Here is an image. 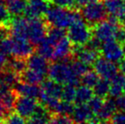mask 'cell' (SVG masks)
I'll return each mask as SVG.
<instances>
[{
	"label": "cell",
	"mask_w": 125,
	"mask_h": 124,
	"mask_svg": "<svg viewBox=\"0 0 125 124\" xmlns=\"http://www.w3.org/2000/svg\"><path fill=\"white\" fill-rule=\"evenodd\" d=\"M28 67V62L25 59H21V58H17V57H13L11 59L7 60V63L6 65V68L10 69L12 71L16 72L17 74H21L24 70L27 69Z\"/></svg>",
	"instance_id": "obj_27"
},
{
	"label": "cell",
	"mask_w": 125,
	"mask_h": 124,
	"mask_svg": "<svg viewBox=\"0 0 125 124\" xmlns=\"http://www.w3.org/2000/svg\"><path fill=\"white\" fill-rule=\"evenodd\" d=\"M111 121L112 124H125V111H116L111 117Z\"/></svg>",
	"instance_id": "obj_40"
},
{
	"label": "cell",
	"mask_w": 125,
	"mask_h": 124,
	"mask_svg": "<svg viewBox=\"0 0 125 124\" xmlns=\"http://www.w3.org/2000/svg\"><path fill=\"white\" fill-rule=\"evenodd\" d=\"M108 15L117 18L120 24L125 27V0H105Z\"/></svg>",
	"instance_id": "obj_13"
},
{
	"label": "cell",
	"mask_w": 125,
	"mask_h": 124,
	"mask_svg": "<svg viewBox=\"0 0 125 124\" xmlns=\"http://www.w3.org/2000/svg\"><path fill=\"white\" fill-rule=\"evenodd\" d=\"M49 26L41 18H28V39L33 45L38 46L46 38Z\"/></svg>",
	"instance_id": "obj_5"
},
{
	"label": "cell",
	"mask_w": 125,
	"mask_h": 124,
	"mask_svg": "<svg viewBox=\"0 0 125 124\" xmlns=\"http://www.w3.org/2000/svg\"><path fill=\"white\" fill-rule=\"evenodd\" d=\"M28 62V69H31L33 70H36L39 73L42 74H47L49 72V59L44 58L43 56L39 55V54H32L29 58L27 59Z\"/></svg>",
	"instance_id": "obj_16"
},
{
	"label": "cell",
	"mask_w": 125,
	"mask_h": 124,
	"mask_svg": "<svg viewBox=\"0 0 125 124\" xmlns=\"http://www.w3.org/2000/svg\"><path fill=\"white\" fill-rule=\"evenodd\" d=\"M94 91L91 90L90 87L80 86L76 90V97H75V104L80 105V104H86L90 101V100L93 97Z\"/></svg>",
	"instance_id": "obj_24"
},
{
	"label": "cell",
	"mask_w": 125,
	"mask_h": 124,
	"mask_svg": "<svg viewBox=\"0 0 125 124\" xmlns=\"http://www.w3.org/2000/svg\"><path fill=\"white\" fill-rule=\"evenodd\" d=\"M2 124H27V122L25 121V118L16 111H11L3 118Z\"/></svg>",
	"instance_id": "obj_32"
},
{
	"label": "cell",
	"mask_w": 125,
	"mask_h": 124,
	"mask_svg": "<svg viewBox=\"0 0 125 124\" xmlns=\"http://www.w3.org/2000/svg\"><path fill=\"white\" fill-rule=\"evenodd\" d=\"M13 39V48H12V56L27 59L33 54L34 47L30 41L27 38H16Z\"/></svg>",
	"instance_id": "obj_12"
},
{
	"label": "cell",
	"mask_w": 125,
	"mask_h": 124,
	"mask_svg": "<svg viewBox=\"0 0 125 124\" xmlns=\"http://www.w3.org/2000/svg\"><path fill=\"white\" fill-rule=\"evenodd\" d=\"M13 17H14L10 14L7 7H6L2 2H0V25L9 27Z\"/></svg>",
	"instance_id": "obj_31"
},
{
	"label": "cell",
	"mask_w": 125,
	"mask_h": 124,
	"mask_svg": "<svg viewBox=\"0 0 125 124\" xmlns=\"http://www.w3.org/2000/svg\"><path fill=\"white\" fill-rule=\"evenodd\" d=\"M119 69L121 70V72L125 75V57L119 62Z\"/></svg>",
	"instance_id": "obj_44"
},
{
	"label": "cell",
	"mask_w": 125,
	"mask_h": 124,
	"mask_svg": "<svg viewBox=\"0 0 125 124\" xmlns=\"http://www.w3.org/2000/svg\"><path fill=\"white\" fill-rule=\"evenodd\" d=\"M38 102L39 101L36 100V99L34 98L18 95L16 104H15L14 110L23 118L28 119L33 115Z\"/></svg>",
	"instance_id": "obj_9"
},
{
	"label": "cell",
	"mask_w": 125,
	"mask_h": 124,
	"mask_svg": "<svg viewBox=\"0 0 125 124\" xmlns=\"http://www.w3.org/2000/svg\"><path fill=\"white\" fill-rule=\"evenodd\" d=\"M101 53L106 59L111 61L120 62L125 57L124 46L115 39L103 42V45L101 46Z\"/></svg>",
	"instance_id": "obj_7"
},
{
	"label": "cell",
	"mask_w": 125,
	"mask_h": 124,
	"mask_svg": "<svg viewBox=\"0 0 125 124\" xmlns=\"http://www.w3.org/2000/svg\"><path fill=\"white\" fill-rule=\"evenodd\" d=\"M52 115L48 116H39V115H32L27 121V124H47L51 119Z\"/></svg>",
	"instance_id": "obj_39"
},
{
	"label": "cell",
	"mask_w": 125,
	"mask_h": 124,
	"mask_svg": "<svg viewBox=\"0 0 125 124\" xmlns=\"http://www.w3.org/2000/svg\"><path fill=\"white\" fill-rule=\"evenodd\" d=\"M117 110H118V108H117V105H116V101L112 98H110V99L106 98L102 108L96 115L101 121H109L114 115V113L117 111Z\"/></svg>",
	"instance_id": "obj_19"
},
{
	"label": "cell",
	"mask_w": 125,
	"mask_h": 124,
	"mask_svg": "<svg viewBox=\"0 0 125 124\" xmlns=\"http://www.w3.org/2000/svg\"><path fill=\"white\" fill-rule=\"evenodd\" d=\"M41 89L43 91H45L47 94H49L50 96H53L58 99H61L63 90L62 84L57 82L51 79H45L41 83Z\"/></svg>",
	"instance_id": "obj_21"
},
{
	"label": "cell",
	"mask_w": 125,
	"mask_h": 124,
	"mask_svg": "<svg viewBox=\"0 0 125 124\" xmlns=\"http://www.w3.org/2000/svg\"><path fill=\"white\" fill-rule=\"evenodd\" d=\"M54 50H55V44L49 40L46 37V38L38 45L37 51L39 55L43 56L49 60H52L54 57Z\"/></svg>",
	"instance_id": "obj_25"
},
{
	"label": "cell",
	"mask_w": 125,
	"mask_h": 124,
	"mask_svg": "<svg viewBox=\"0 0 125 124\" xmlns=\"http://www.w3.org/2000/svg\"><path fill=\"white\" fill-rule=\"evenodd\" d=\"M2 120H3V119H1V118H0V124H2Z\"/></svg>",
	"instance_id": "obj_47"
},
{
	"label": "cell",
	"mask_w": 125,
	"mask_h": 124,
	"mask_svg": "<svg viewBox=\"0 0 125 124\" xmlns=\"http://www.w3.org/2000/svg\"><path fill=\"white\" fill-rule=\"evenodd\" d=\"M116 105L118 110H122V111H125V96H120L118 97L116 100Z\"/></svg>",
	"instance_id": "obj_41"
},
{
	"label": "cell",
	"mask_w": 125,
	"mask_h": 124,
	"mask_svg": "<svg viewBox=\"0 0 125 124\" xmlns=\"http://www.w3.org/2000/svg\"><path fill=\"white\" fill-rule=\"evenodd\" d=\"M49 79L55 80L60 84H70L73 86H79L80 77L77 76L71 68V63L59 61L50 65L49 69Z\"/></svg>",
	"instance_id": "obj_2"
},
{
	"label": "cell",
	"mask_w": 125,
	"mask_h": 124,
	"mask_svg": "<svg viewBox=\"0 0 125 124\" xmlns=\"http://www.w3.org/2000/svg\"><path fill=\"white\" fill-rule=\"evenodd\" d=\"M73 55V44L69 38H63L55 45L53 61H59L69 56Z\"/></svg>",
	"instance_id": "obj_15"
},
{
	"label": "cell",
	"mask_w": 125,
	"mask_h": 124,
	"mask_svg": "<svg viewBox=\"0 0 125 124\" xmlns=\"http://www.w3.org/2000/svg\"><path fill=\"white\" fill-rule=\"evenodd\" d=\"M50 0H28L25 16L28 18H42L50 8Z\"/></svg>",
	"instance_id": "obj_8"
},
{
	"label": "cell",
	"mask_w": 125,
	"mask_h": 124,
	"mask_svg": "<svg viewBox=\"0 0 125 124\" xmlns=\"http://www.w3.org/2000/svg\"><path fill=\"white\" fill-rule=\"evenodd\" d=\"M94 116L93 111L91 110L89 105L87 104H80L77 105L72 113V120L75 124L84 123L90 121Z\"/></svg>",
	"instance_id": "obj_18"
},
{
	"label": "cell",
	"mask_w": 125,
	"mask_h": 124,
	"mask_svg": "<svg viewBox=\"0 0 125 124\" xmlns=\"http://www.w3.org/2000/svg\"><path fill=\"white\" fill-rule=\"evenodd\" d=\"M12 48H13V39L9 37L0 40V50L5 55H12Z\"/></svg>",
	"instance_id": "obj_37"
},
{
	"label": "cell",
	"mask_w": 125,
	"mask_h": 124,
	"mask_svg": "<svg viewBox=\"0 0 125 124\" xmlns=\"http://www.w3.org/2000/svg\"><path fill=\"white\" fill-rule=\"evenodd\" d=\"M123 94H124V96H125V86H124V88H123Z\"/></svg>",
	"instance_id": "obj_46"
},
{
	"label": "cell",
	"mask_w": 125,
	"mask_h": 124,
	"mask_svg": "<svg viewBox=\"0 0 125 124\" xmlns=\"http://www.w3.org/2000/svg\"><path fill=\"white\" fill-rule=\"evenodd\" d=\"M19 81V75L10 69L5 68L0 71V85L14 89Z\"/></svg>",
	"instance_id": "obj_22"
},
{
	"label": "cell",
	"mask_w": 125,
	"mask_h": 124,
	"mask_svg": "<svg viewBox=\"0 0 125 124\" xmlns=\"http://www.w3.org/2000/svg\"><path fill=\"white\" fill-rule=\"evenodd\" d=\"M94 70L98 73V75L103 79H111L118 73V68L114 64V62L110 59L100 57L93 64Z\"/></svg>",
	"instance_id": "obj_10"
},
{
	"label": "cell",
	"mask_w": 125,
	"mask_h": 124,
	"mask_svg": "<svg viewBox=\"0 0 125 124\" xmlns=\"http://www.w3.org/2000/svg\"><path fill=\"white\" fill-rule=\"evenodd\" d=\"M55 6L69 9H79L77 7L76 0H50Z\"/></svg>",
	"instance_id": "obj_38"
},
{
	"label": "cell",
	"mask_w": 125,
	"mask_h": 124,
	"mask_svg": "<svg viewBox=\"0 0 125 124\" xmlns=\"http://www.w3.org/2000/svg\"><path fill=\"white\" fill-rule=\"evenodd\" d=\"M101 54V50H96L86 46H73V57L89 65H93Z\"/></svg>",
	"instance_id": "obj_11"
},
{
	"label": "cell",
	"mask_w": 125,
	"mask_h": 124,
	"mask_svg": "<svg viewBox=\"0 0 125 124\" xmlns=\"http://www.w3.org/2000/svg\"><path fill=\"white\" fill-rule=\"evenodd\" d=\"M99 77L100 76L98 75V73L95 70L94 71L90 70V71H88L86 74H84L83 76L81 77L80 82L82 83V85L90 87V88H94L98 83V81L100 80Z\"/></svg>",
	"instance_id": "obj_30"
},
{
	"label": "cell",
	"mask_w": 125,
	"mask_h": 124,
	"mask_svg": "<svg viewBox=\"0 0 125 124\" xmlns=\"http://www.w3.org/2000/svg\"><path fill=\"white\" fill-rule=\"evenodd\" d=\"M104 101L105 99L95 95V97H92L90 100V101L88 102V105L90 106V108L93 111L94 114H97L100 111V110L102 108L103 104H104Z\"/></svg>",
	"instance_id": "obj_36"
},
{
	"label": "cell",
	"mask_w": 125,
	"mask_h": 124,
	"mask_svg": "<svg viewBox=\"0 0 125 124\" xmlns=\"http://www.w3.org/2000/svg\"><path fill=\"white\" fill-rule=\"evenodd\" d=\"M7 7L13 17H21L26 12L28 0H10L7 2Z\"/></svg>",
	"instance_id": "obj_26"
},
{
	"label": "cell",
	"mask_w": 125,
	"mask_h": 124,
	"mask_svg": "<svg viewBox=\"0 0 125 124\" xmlns=\"http://www.w3.org/2000/svg\"><path fill=\"white\" fill-rule=\"evenodd\" d=\"M80 15L78 9H69L56 6L50 7L45 17L49 26L66 29L70 28Z\"/></svg>",
	"instance_id": "obj_1"
},
{
	"label": "cell",
	"mask_w": 125,
	"mask_h": 124,
	"mask_svg": "<svg viewBox=\"0 0 125 124\" xmlns=\"http://www.w3.org/2000/svg\"><path fill=\"white\" fill-rule=\"evenodd\" d=\"M19 80L28 84H41L45 80V75L36 70L28 69L19 74Z\"/></svg>",
	"instance_id": "obj_23"
},
{
	"label": "cell",
	"mask_w": 125,
	"mask_h": 124,
	"mask_svg": "<svg viewBox=\"0 0 125 124\" xmlns=\"http://www.w3.org/2000/svg\"><path fill=\"white\" fill-rule=\"evenodd\" d=\"M76 86H73L70 84H65V86L63 87L62 95L61 99L64 101L68 102H74L75 101V97H76Z\"/></svg>",
	"instance_id": "obj_33"
},
{
	"label": "cell",
	"mask_w": 125,
	"mask_h": 124,
	"mask_svg": "<svg viewBox=\"0 0 125 124\" xmlns=\"http://www.w3.org/2000/svg\"><path fill=\"white\" fill-rule=\"evenodd\" d=\"M80 14L84 20L92 28L108 17V12L104 3L100 0H94L83 6L81 7Z\"/></svg>",
	"instance_id": "obj_4"
},
{
	"label": "cell",
	"mask_w": 125,
	"mask_h": 124,
	"mask_svg": "<svg viewBox=\"0 0 125 124\" xmlns=\"http://www.w3.org/2000/svg\"><path fill=\"white\" fill-rule=\"evenodd\" d=\"M68 38L73 46H85L93 38V29L80 15L69 28Z\"/></svg>",
	"instance_id": "obj_3"
},
{
	"label": "cell",
	"mask_w": 125,
	"mask_h": 124,
	"mask_svg": "<svg viewBox=\"0 0 125 124\" xmlns=\"http://www.w3.org/2000/svg\"><path fill=\"white\" fill-rule=\"evenodd\" d=\"M0 27H1V25H0Z\"/></svg>",
	"instance_id": "obj_48"
},
{
	"label": "cell",
	"mask_w": 125,
	"mask_h": 124,
	"mask_svg": "<svg viewBox=\"0 0 125 124\" xmlns=\"http://www.w3.org/2000/svg\"><path fill=\"white\" fill-rule=\"evenodd\" d=\"M7 55H5L3 52L0 50V71L6 68V65L7 63Z\"/></svg>",
	"instance_id": "obj_42"
},
{
	"label": "cell",
	"mask_w": 125,
	"mask_h": 124,
	"mask_svg": "<svg viewBox=\"0 0 125 124\" xmlns=\"http://www.w3.org/2000/svg\"><path fill=\"white\" fill-rule=\"evenodd\" d=\"M9 113V112H7V110L5 109V107L3 106V104L0 102V118L1 119H3L6 115H7V114Z\"/></svg>",
	"instance_id": "obj_45"
},
{
	"label": "cell",
	"mask_w": 125,
	"mask_h": 124,
	"mask_svg": "<svg viewBox=\"0 0 125 124\" xmlns=\"http://www.w3.org/2000/svg\"><path fill=\"white\" fill-rule=\"evenodd\" d=\"M125 86V75L123 73H117L111 79L110 96L111 98H118L123 94V88Z\"/></svg>",
	"instance_id": "obj_20"
},
{
	"label": "cell",
	"mask_w": 125,
	"mask_h": 124,
	"mask_svg": "<svg viewBox=\"0 0 125 124\" xmlns=\"http://www.w3.org/2000/svg\"><path fill=\"white\" fill-rule=\"evenodd\" d=\"M94 94L103 99H106L108 95H110V89H111V79L101 78L96 86L93 88Z\"/></svg>",
	"instance_id": "obj_28"
},
{
	"label": "cell",
	"mask_w": 125,
	"mask_h": 124,
	"mask_svg": "<svg viewBox=\"0 0 125 124\" xmlns=\"http://www.w3.org/2000/svg\"><path fill=\"white\" fill-rule=\"evenodd\" d=\"M66 35H67V32L65 31L64 28H57V27H51L50 26L49 28V31H48L47 38L56 45L59 40H61L63 38H65Z\"/></svg>",
	"instance_id": "obj_29"
},
{
	"label": "cell",
	"mask_w": 125,
	"mask_h": 124,
	"mask_svg": "<svg viewBox=\"0 0 125 124\" xmlns=\"http://www.w3.org/2000/svg\"><path fill=\"white\" fill-rule=\"evenodd\" d=\"M14 90L18 93L19 96H25V97H29V98H34V99H39L42 89H40L36 84H28V83L19 81L14 87Z\"/></svg>",
	"instance_id": "obj_17"
},
{
	"label": "cell",
	"mask_w": 125,
	"mask_h": 124,
	"mask_svg": "<svg viewBox=\"0 0 125 124\" xmlns=\"http://www.w3.org/2000/svg\"><path fill=\"white\" fill-rule=\"evenodd\" d=\"M91 1H94V0H76L77 7H78V8H81L83 6L87 5L88 3H90Z\"/></svg>",
	"instance_id": "obj_43"
},
{
	"label": "cell",
	"mask_w": 125,
	"mask_h": 124,
	"mask_svg": "<svg viewBox=\"0 0 125 124\" xmlns=\"http://www.w3.org/2000/svg\"><path fill=\"white\" fill-rule=\"evenodd\" d=\"M28 17H14L9 26L11 37L16 38H27L28 39Z\"/></svg>",
	"instance_id": "obj_14"
},
{
	"label": "cell",
	"mask_w": 125,
	"mask_h": 124,
	"mask_svg": "<svg viewBox=\"0 0 125 124\" xmlns=\"http://www.w3.org/2000/svg\"><path fill=\"white\" fill-rule=\"evenodd\" d=\"M120 24H114L111 21H102L96 25L93 29V37L101 42H107L115 39V34Z\"/></svg>",
	"instance_id": "obj_6"
},
{
	"label": "cell",
	"mask_w": 125,
	"mask_h": 124,
	"mask_svg": "<svg viewBox=\"0 0 125 124\" xmlns=\"http://www.w3.org/2000/svg\"><path fill=\"white\" fill-rule=\"evenodd\" d=\"M75 106L72 104V102H68L62 100L61 102H59L58 107L56 109L54 114H60V115H72L74 111Z\"/></svg>",
	"instance_id": "obj_34"
},
{
	"label": "cell",
	"mask_w": 125,
	"mask_h": 124,
	"mask_svg": "<svg viewBox=\"0 0 125 124\" xmlns=\"http://www.w3.org/2000/svg\"><path fill=\"white\" fill-rule=\"evenodd\" d=\"M71 68H72L73 71L75 72V74L79 77H82L84 74H86L88 71L90 70L89 64H86V63L80 61L79 59L73 60L71 62Z\"/></svg>",
	"instance_id": "obj_35"
}]
</instances>
